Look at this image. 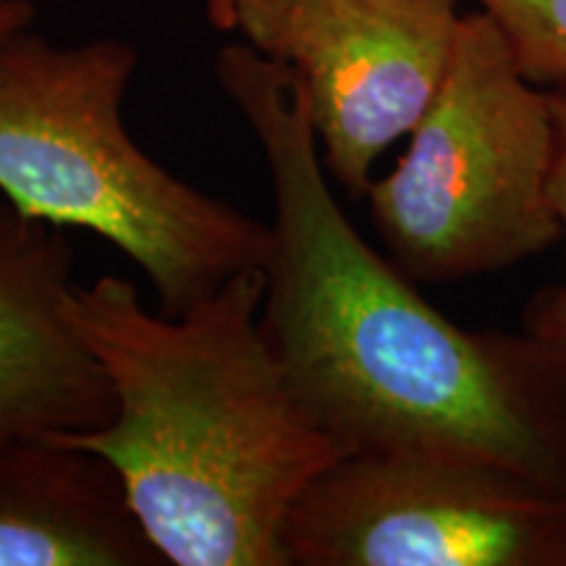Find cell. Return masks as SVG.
<instances>
[{
    "label": "cell",
    "mask_w": 566,
    "mask_h": 566,
    "mask_svg": "<svg viewBox=\"0 0 566 566\" xmlns=\"http://www.w3.org/2000/svg\"><path fill=\"white\" fill-rule=\"evenodd\" d=\"M216 76L273 189L260 328L342 446L493 462L566 493V391L527 334L467 331L375 252L331 192L292 71L226 45Z\"/></svg>",
    "instance_id": "cell-1"
},
{
    "label": "cell",
    "mask_w": 566,
    "mask_h": 566,
    "mask_svg": "<svg viewBox=\"0 0 566 566\" xmlns=\"http://www.w3.org/2000/svg\"><path fill=\"white\" fill-rule=\"evenodd\" d=\"M263 292V268H247L176 317L150 313L124 275L71 283L66 294L113 417L51 436L116 472L163 564L289 566V512L344 457L260 328Z\"/></svg>",
    "instance_id": "cell-2"
},
{
    "label": "cell",
    "mask_w": 566,
    "mask_h": 566,
    "mask_svg": "<svg viewBox=\"0 0 566 566\" xmlns=\"http://www.w3.org/2000/svg\"><path fill=\"white\" fill-rule=\"evenodd\" d=\"M137 63V48L118 38L55 45L32 27L0 38V195L116 247L176 317L231 275L263 268L271 223L179 179L134 142L124 101Z\"/></svg>",
    "instance_id": "cell-3"
},
{
    "label": "cell",
    "mask_w": 566,
    "mask_h": 566,
    "mask_svg": "<svg viewBox=\"0 0 566 566\" xmlns=\"http://www.w3.org/2000/svg\"><path fill=\"white\" fill-rule=\"evenodd\" d=\"M548 90L522 74L501 27L464 13L449 74L405 155L365 200L388 260L415 283L506 271L564 239Z\"/></svg>",
    "instance_id": "cell-4"
},
{
    "label": "cell",
    "mask_w": 566,
    "mask_h": 566,
    "mask_svg": "<svg viewBox=\"0 0 566 566\" xmlns=\"http://www.w3.org/2000/svg\"><path fill=\"white\" fill-rule=\"evenodd\" d=\"M289 566H566V493L470 457L363 451L304 488Z\"/></svg>",
    "instance_id": "cell-5"
},
{
    "label": "cell",
    "mask_w": 566,
    "mask_h": 566,
    "mask_svg": "<svg viewBox=\"0 0 566 566\" xmlns=\"http://www.w3.org/2000/svg\"><path fill=\"white\" fill-rule=\"evenodd\" d=\"M208 17L292 71L325 171L354 202L436 101L462 21L457 0H208Z\"/></svg>",
    "instance_id": "cell-6"
},
{
    "label": "cell",
    "mask_w": 566,
    "mask_h": 566,
    "mask_svg": "<svg viewBox=\"0 0 566 566\" xmlns=\"http://www.w3.org/2000/svg\"><path fill=\"white\" fill-rule=\"evenodd\" d=\"M69 229L0 195V441L101 428L113 394L66 315Z\"/></svg>",
    "instance_id": "cell-7"
},
{
    "label": "cell",
    "mask_w": 566,
    "mask_h": 566,
    "mask_svg": "<svg viewBox=\"0 0 566 566\" xmlns=\"http://www.w3.org/2000/svg\"><path fill=\"white\" fill-rule=\"evenodd\" d=\"M103 459L51 433L0 441V566H158Z\"/></svg>",
    "instance_id": "cell-8"
},
{
    "label": "cell",
    "mask_w": 566,
    "mask_h": 566,
    "mask_svg": "<svg viewBox=\"0 0 566 566\" xmlns=\"http://www.w3.org/2000/svg\"><path fill=\"white\" fill-rule=\"evenodd\" d=\"M501 27L516 66L537 87L566 84V0H472Z\"/></svg>",
    "instance_id": "cell-9"
},
{
    "label": "cell",
    "mask_w": 566,
    "mask_h": 566,
    "mask_svg": "<svg viewBox=\"0 0 566 566\" xmlns=\"http://www.w3.org/2000/svg\"><path fill=\"white\" fill-rule=\"evenodd\" d=\"M551 108H554L558 129V155L554 171V202L562 218L564 242H566V84L548 90ZM525 334L541 346L554 367L556 378L566 391V273L554 286L541 289L533 294L525 310Z\"/></svg>",
    "instance_id": "cell-10"
},
{
    "label": "cell",
    "mask_w": 566,
    "mask_h": 566,
    "mask_svg": "<svg viewBox=\"0 0 566 566\" xmlns=\"http://www.w3.org/2000/svg\"><path fill=\"white\" fill-rule=\"evenodd\" d=\"M38 19V6L32 0H0V38L27 30Z\"/></svg>",
    "instance_id": "cell-11"
}]
</instances>
